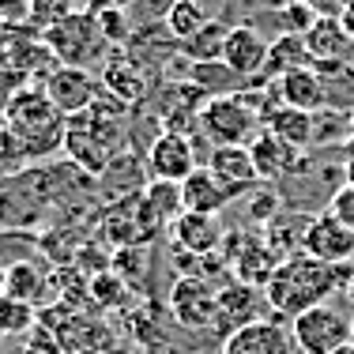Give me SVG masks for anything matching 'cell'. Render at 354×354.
<instances>
[{"label":"cell","instance_id":"cell-1","mask_svg":"<svg viewBox=\"0 0 354 354\" xmlns=\"http://www.w3.org/2000/svg\"><path fill=\"white\" fill-rule=\"evenodd\" d=\"M351 279H354V264H324L309 252H294L275 268V275L264 286V298L272 317L294 320L306 309L332 301V294H343Z\"/></svg>","mask_w":354,"mask_h":354},{"label":"cell","instance_id":"cell-2","mask_svg":"<svg viewBox=\"0 0 354 354\" xmlns=\"http://www.w3.org/2000/svg\"><path fill=\"white\" fill-rule=\"evenodd\" d=\"M49 57L57 64H72V68H91V64H106L109 61V41L98 30L95 12H72L64 23H57L53 30L41 35Z\"/></svg>","mask_w":354,"mask_h":354},{"label":"cell","instance_id":"cell-3","mask_svg":"<svg viewBox=\"0 0 354 354\" xmlns=\"http://www.w3.org/2000/svg\"><path fill=\"white\" fill-rule=\"evenodd\" d=\"M290 339L298 354H332L351 339V317H343L332 301L313 306L290 320Z\"/></svg>","mask_w":354,"mask_h":354},{"label":"cell","instance_id":"cell-4","mask_svg":"<svg viewBox=\"0 0 354 354\" xmlns=\"http://www.w3.org/2000/svg\"><path fill=\"white\" fill-rule=\"evenodd\" d=\"M223 257L230 260L234 279L245 283V286H260V290H264L268 279L275 275V268L283 264V257L268 245L260 230H249V234L234 230V234H226V238H223Z\"/></svg>","mask_w":354,"mask_h":354},{"label":"cell","instance_id":"cell-5","mask_svg":"<svg viewBox=\"0 0 354 354\" xmlns=\"http://www.w3.org/2000/svg\"><path fill=\"white\" fill-rule=\"evenodd\" d=\"M200 132H204L215 147L249 143L260 132V113H257V109H249L238 95L212 98V102L200 109Z\"/></svg>","mask_w":354,"mask_h":354},{"label":"cell","instance_id":"cell-6","mask_svg":"<svg viewBox=\"0 0 354 354\" xmlns=\"http://www.w3.org/2000/svg\"><path fill=\"white\" fill-rule=\"evenodd\" d=\"M170 320L177 328H189V332H212L215 328V313H218V290L212 286V279H200V275H181L170 286Z\"/></svg>","mask_w":354,"mask_h":354},{"label":"cell","instance_id":"cell-7","mask_svg":"<svg viewBox=\"0 0 354 354\" xmlns=\"http://www.w3.org/2000/svg\"><path fill=\"white\" fill-rule=\"evenodd\" d=\"M41 91L49 95V102L57 106V113L68 121V117L83 113V109H91L98 95H102V83L91 75V68H72V64H53V68L46 72V83H41Z\"/></svg>","mask_w":354,"mask_h":354},{"label":"cell","instance_id":"cell-8","mask_svg":"<svg viewBox=\"0 0 354 354\" xmlns=\"http://www.w3.org/2000/svg\"><path fill=\"white\" fill-rule=\"evenodd\" d=\"M143 166H147L151 181H177L181 185L200 166L196 143L189 136H181V132H158L151 140V147L143 151Z\"/></svg>","mask_w":354,"mask_h":354},{"label":"cell","instance_id":"cell-9","mask_svg":"<svg viewBox=\"0 0 354 354\" xmlns=\"http://www.w3.org/2000/svg\"><path fill=\"white\" fill-rule=\"evenodd\" d=\"M268 309V298L260 286H245L234 279L230 286H223L218 290V313H215V328L212 332L218 335V339H226V335H234L238 328L252 324V320H264L260 313ZM272 313V309H268Z\"/></svg>","mask_w":354,"mask_h":354},{"label":"cell","instance_id":"cell-10","mask_svg":"<svg viewBox=\"0 0 354 354\" xmlns=\"http://www.w3.org/2000/svg\"><path fill=\"white\" fill-rule=\"evenodd\" d=\"M207 170L215 174V181L223 185L226 192L234 196H241V192H257L260 185V174L257 166H252V155H249V143H230V147H212V155H207Z\"/></svg>","mask_w":354,"mask_h":354},{"label":"cell","instance_id":"cell-11","mask_svg":"<svg viewBox=\"0 0 354 354\" xmlns=\"http://www.w3.org/2000/svg\"><path fill=\"white\" fill-rule=\"evenodd\" d=\"M309 257L324 260V264H354V230L343 226L332 212H320L309 223L306 234V249Z\"/></svg>","mask_w":354,"mask_h":354},{"label":"cell","instance_id":"cell-12","mask_svg":"<svg viewBox=\"0 0 354 354\" xmlns=\"http://www.w3.org/2000/svg\"><path fill=\"white\" fill-rule=\"evenodd\" d=\"M223 354H298V351H294L290 328H283L279 317H264L226 335Z\"/></svg>","mask_w":354,"mask_h":354},{"label":"cell","instance_id":"cell-13","mask_svg":"<svg viewBox=\"0 0 354 354\" xmlns=\"http://www.w3.org/2000/svg\"><path fill=\"white\" fill-rule=\"evenodd\" d=\"M166 230H170V249L192 252V257L218 252L223 249V238H226L218 215H200V212H181Z\"/></svg>","mask_w":354,"mask_h":354},{"label":"cell","instance_id":"cell-14","mask_svg":"<svg viewBox=\"0 0 354 354\" xmlns=\"http://www.w3.org/2000/svg\"><path fill=\"white\" fill-rule=\"evenodd\" d=\"M268 49H272V41L260 35L252 23H238V27H230V38H226V49H223V61L230 64L241 80H264Z\"/></svg>","mask_w":354,"mask_h":354},{"label":"cell","instance_id":"cell-15","mask_svg":"<svg viewBox=\"0 0 354 354\" xmlns=\"http://www.w3.org/2000/svg\"><path fill=\"white\" fill-rule=\"evenodd\" d=\"M64 155H68V162L80 174L102 177L106 166L117 158V143L98 136V132H91V129H83V124L68 121V132H64Z\"/></svg>","mask_w":354,"mask_h":354},{"label":"cell","instance_id":"cell-16","mask_svg":"<svg viewBox=\"0 0 354 354\" xmlns=\"http://www.w3.org/2000/svg\"><path fill=\"white\" fill-rule=\"evenodd\" d=\"M249 155H252V166H257L260 181H283V177L294 174V166H298L301 151L290 147L283 136H275L272 129H264L260 124V132L249 140Z\"/></svg>","mask_w":354,"mask_h":354},{"label":"cell","instance_id":"cell-17","mask_svg":"<svg viewBox=\"0 0 354 354\" xmlns=\"http://www.w3.org/2000/svg\"><path fill=\"white\" fill-rule=\"evenodd\" d=\"M147 68H140L136 61H132L129 53H113L106 61V68H102V91L109 98H117L121 106H140L143 98H147V91H151V80H147Z\"/></svg>","mask_w":354,"mask_h":354},{"label":"cell","instance_id":"cell-18","mask_svg":"<svg viewBox=\"0 0 354 354\" xmlns=\"http://www.w3.org/2000/svg\"><path fill=\"white\" fill-rule=\"evenodd\" d=\"M275 91H279V102L290 109H301V113H320L328 109V83L317 68H298L286 72L275 80Z\"/></svg>","mask_w":354,"mask_h":354},{"label":"cell","instance_id":"cell-19","mask_svg":"<svg viewBox=\"0 0 354 354\" xmlns=\"http://www.w3.org/2000/svg\"><path fill=\"white\" fill-rule=\"evenodd\" d=\"M41 218H46V200L35 196L19 177L8 189H0V230H27Z\"/></svg>","mask_w":354,"mask_h":354},{"label":"cell","instance_id":"cell-20","mask_svg":"<svg viewBox=\"0 0 354 354\" xmlns=\"http://www.w3.org/2000/svg\"><path fill=\"white\" fill-rule=\"evenodd\" d=\"M185 83H192L207 98H230L238 91H245L252 80H241L226 61H200V64L185 61Z\"/></svg>","mask_w":354,"mask_h":354},{"label":"cell","instance_id":"cell-21","mask_svg":"<svg viewBox=\"0 0 354 354\" xmlns=\"http://www.w3.org/2000/svg\"><path fill=\"white\" fill-rule=\"evenodd\" d=\"M181 204H185V212L223 215V207L230 204V192L215 181V174L207 170V166H196V170L181 181Z\"/></svg>","mask_w":354,"mask_h":354},{"label":"cell","instance_id":"cell-22","mask_svg":"<svg viewBox=\"0 0 354 354\" xmlns=\"http://www.w3.org/2000/svg\"><path fill=\"white\" fill-rule=\"evenodd\" d=\"M306 46L313 53V61H343V64L354 61V41L339 19H317L306 35Z\"/></svg>","mask_w":354,"mask_h":354},{"label":"cell","instance_id":"cell-23","mask_svg":"<svg viewBox=\"0 0 354 354\" xmlns=\"http://www.w3.org/2000/svg\"><path fill=\"white\" fill-rule=\"evenodd\" d=\"M309 223H313V218L309 215H298L290 207V212H279L272 218V223L264 226V241L268 245H272L275 252H279V257L286 260V257H294V252H301L306 249V234H309Z\"/></svg>","mask_w":354,"mask_h":354},{"label":"cell","instance_id":"cell-24","mask_svg":"<svg viewBox=\"0 0 354 354\" xmlns=\"http://www.w3.org/2000/svg\"><path fill=\"white\" fill-rule=\"evenodd\" d=\"M264 129H272L275 136H283L290 147L306 151L309 143H313V132H317V113H301V109L279 106L264 117Z\"/></svg>","mask_w":354,"mask_h":354},{"label":"cell","instance_id":"cell-25","mask_svg":"<svg viewBox=\"0 0 354 354\" xmlns=\"http://www.w3.org/2000/svg\"><path fill=\"white\" fill-rule=\"evenodd\" d=\"M298 68H313V53H309L306 38L298 35H279L268 49V68L264 80H279L286 72H298Z\"/></svg>","mask_w":354,"mask_h":354},{"label":"cell","instance_id":"cell-26","mask_svg":"<svg viewBox=\"0 0 354 354\" xmlns=\"http://www.w3.org/2000/svg\"><path fill=\"white\" fill-rule=\"evenodd\" d=\"M140 204H143V212H147V218L155 226H170L174 218L185 212L181 185L177 181H147L143 192H140Z\"/></svg>","mask_w":354,"mask_h":354},{"label":"cell","instance_id":"cell-27","mask_svg":"<svg viewBox=\"0 0 354 354\" xmlns=\"http://www.w3.org/2000/svg\"><path fill=\"white\" fill-rule=\"evenodd\" d=\"M0 294H8V298H15V301H27V306H38L49 294V279L41 275V268H35L30 260H23V264L4 268V286H0Z\"/></svg>","mask_w":354,"mask_h":354},{"label":"cell","instance_id":"cell-28","mask_svg":"<svg viewBox=\"0 0 354 354\" xmlns=\"http://www.w3.org/2000/svg\"><path fill=\"white\" fill-rule=\"evenodd\" d=\"M226 38H230V27H226L223 19H207L196 35L185 38L181 46H177V53H181L185 61H192V64H200V61H223Z\"/></svg>","mask_w":354,"mask_h":354},{"label":"cell","instance_id":"cell-29","mask_svg":"<svg viewBox=\"0 0 354 354\" xmlns=\"http://www.w3.org/2000/svg\"><path fill=\"white\" fill-rule=\"evenodd\" d=\"M212 19V12H207L204 0H177V4L170 8V15H166V30H170V38L181 46L185 38H192L204 23Z\"/></svg>","mask_w":354,"mask_h":354},{"label":"cell","instance_id":"cell-30","mask_svg":"<svg viewBox=\"0 0 354 354\" xmlns=\"http://www.w3.org/2000/svg\"><path fill=\"white\" fill-rule=\"evenodd\" d=\"M38 328V309L0 294V335H27Z\"/></svg>","mask_w":354,"mask_h":354},{"label":"cell","instance_id":"cell-31","mask_svg":"<svg viewBox=\"0 0 354 354\" xmlns=\"http://www.w3.org/2000/svg\"><path fill=\"white\" fill-rule=\"evenodd\" d=\"M27 8H30V30H38V35L53 30L57 23H64L75 12L72 0H27Z\"/></svg>","mask_w":354,"mask_h":354},{"label":"cell","instance_id":"cell-32","mask_svg":"<svg viewBox=\"0 0 354 354\" xmlns=\"http://www.w3.org/2000/svg\"><path fill=\"white\" fill-rule=\"evenodd\" d=\"M313 23H317L313 8H306L301 0H290V4L279 8V35H298V38H306Z\"/></svg>","mask_w":354,"mask_h":354},{"label":"cell","instance_id":"cell-33","mask_svg":"<svg viewBox=\"0 0 354 354\" xmlns=\"http://www.w3.org/2000/svg\"><path fill=\"white\" fill-rule=\"evenodd\" d=\"M95 19H98L102 38L109 41V49L129 46V38H132V15L129 12H95Z\"/></svg>","mask_w":354,"mask_h":354},{"label":"cell","instance_id":"cell-34","mask_svg":"<svg viewBox=\"0 0 354 354\" xmlns=\"http://www.w3.org/2000/svg\"><path fill=\"white\" fill-rule=\"evenodd\" d=\"M249 196H252L249 200V218H252V223H260V226H268L275 215L283 212V207H279V192H275L272 185H260L257 192H249Z\"/></svg>","mask_w":354,"mask_h":354},{"label":"cell","instance_id":"cell-35","mask_svg":"<svg viewBox=\"0 0 354 354\" xmlns=\"http://www.w3.org/2000/svg\"><path fill=\"white\" fill-rule=\"evenodd\" d=\"M177 4V0H132V8H129V15L140 23H162L166 15H170V8Z\"/></svg>","mask_w":354,"mask_h":354},{"label":"cell","instance_id":"cell-36","mask_svg":"<svg viewBox=\"0 0 354 354\" xmlns=\"http://www.w3.org/2000/svg\"><path fill=\"white\" fill-rule=\"evenodd\" d=\"M328 212L339 218L343 226H351V230H354V185H339V189L332 192V204H328Z\"/></svg>","mask_w":354,"mask_h":354},{"label":"cell","instance_id":"cell-37","mask_svg":"<svg viewBox=\"0 0 354 354\" xmlns=\"http://www.w3.org/2000/svg\"><path fill=\"white\" fill-rule=\"evenodd\" d=\"M23 354H68L61 347V339H57L53 332H49V328H35V332H30V339H27V347H23Z\"/></svg>","mask_w":354,"mask_h":354},{"label":"cell","instance_id":"cell-38","mask_svg":"<svg viewBox=\"0 0 354 354\" xmlns=\"http://www.w3.org/2000/svg\"><path fill=\"white\" fill-rule=\"evenodd\" d=\"M306 8H313L317 19H339L343 8H347V0H301Z\"/></svg>","mask_w":354,"mask_h":354},{"label":"cell","instance_id":"cell-39","mask_svg":"<svg viewBox=\"0 0 354 354\" xmlns=\"http://www.w3.org/2000/svg\"><path fill=\"white\" fill-rule=\"evenodd\" d=\"M132 0H87V12H129Z\"/></svg>","mask_w":354,"mask_h":354},{"label":"cell","instance_id":"cell-40","mask_svg":"<svg viewBox=\"0 0 354 354\" xmlns=\"http://www.w3.org/2000/svg\"><path fill=\"white\" fill-rule=\"evenodd\" d=\"M339 23H343V30H347V35H351V41H354V0H347V8H343Z\"/></svg>","mask_w":354,"mask_h":354},{"label":"cell","instance_id":"cell-41","mask_svg":"<svg viewBox=\"0 0 354 354\" xmlns=\"http://www.w3.org/2000/svg\"><path fill=\"white\" fill-rule=\"evenodd\" d=\"M332 354H354V339H347V343H343V347H335Z\"/></svg>","mask_w":354,"mask_h":354},{"label":"cell","instance_id":"cell-42","mask_svg":"<svg viewBox=\"0 0 354 354\" xmlns=\"http://www.w3.org/2000/svg\"><path fill=\"white\" fill-rule=\"evenodd\" d=\"M4 132H8V117L0 113V136H4Z\"/></svg>","mask_w":354,"mask_h":354},{"label":"cell","instance_id":"cell-43","mask_svg":"<svg viewBox=\"0 0 354 354\" xmlns=\"http://www.w3.org/2000/svg\"><path fill=\"white\" fill-rule=\"evenodd\" d=\"M343 294H347V298H351V306H354V279H351V286H347Z\"/></svg>","mask_w":354,"mask_h":354},{"label":"cell","instance_id":"cell-44","mask_svg":"<svg viewBox=\"0 0 354 354\" xmlns=\"http://www.w3.org/2000/svg\"><path fill=\"white\" fill-rule=\"evenodd\" d=\"M351 339H354V313H351Z\"/></svg>","mask_w":354,"mask_h":354},{"label":"cell","instance_id":"cell-45","mask_svg":"<svg viewBox=\"0 0 354 354\" xmlns=\"http://www.w3.org/2000/svg\"><path fill=\"white\" fill-rule=\"evenodd\" d=\"M351 129H354V117H351Z\"/></svg>","mask_w":354,"mask_h":354}]
</instances>
